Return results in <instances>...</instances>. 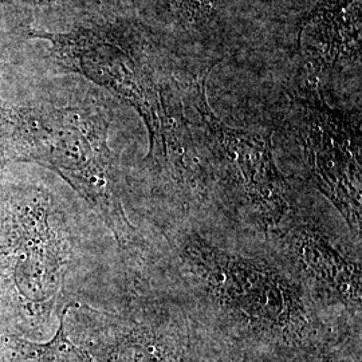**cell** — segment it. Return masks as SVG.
Returning a JSON list of instances; mask_svg holds the SVG:
<instances>
[{"mask_svg": "<svg viewBox=\"0 0 362 362\" xmlns=\"http://www.w3.org/2000/svg\"><path fill=\"white\" fill-rule=\"evenodd\" d=\"M161 231L167 248L156 263L164 260L165 294L230 351L318 362L344 338L361 334V326L333 318L264 240V248H251L203 219H169Z\"/></svg>", "mask_w": 362, "mask_h": 362, "instance_id": "cell-1", "label": "cell"}, {"mask_svg": "<svg viewBox=\"0 0 362 362\" xmlns=\"http://www.w3.org/2000/svg\"><path fill=\"white\" fill-rule=\"evenodd\" d=\"M78 209L38 170L0 176V336L43 342L82 303L86 250Z\"/></svg>", "mask_w": 362, "mask_h": 362, "instance_id": "cell-2", "label": "cell"}, {"mask_svg": "<svg viewBox=\"0 0 362 362\" xmlns=\"http://www.w3.org/2000/svg\"><path fill=\"white\" fill-rule=\"evenodd\" d=\"M105 106L0 98V164H34L55 173L112 233L127 275H148L156 248L130 220L127 185L109 144Z\"/></svg>", "mask_w": 362, "mask_h": 362, "instance_id": "cell-3", "label": "cell"}, {"mask_svg": "<svg viewBox=\"0 0 362 362\" xmlns=\"http://www.w3.org/2000/svg\"><path fill=\"white\" fill-rule=\"evenodd\" d=\"M115 308L78 303L66 326L93 362H227L230 350L169 297L151 294L145 279L127 278Z\"/></svg>", "mask_w": 362, "mask_h": 362, "instance_id": "cell-4", "label": "cell"}, {"mask_svg": "<svg viewBox=\"0 0 362 362\" xmlns=\"http://www.w3.org/2000/svg\"><path fill=\"white\" fill-rule=\"evenodd\" d=\"M207 76L196 79L181 95L185 116L207 148L206 161L220 211L263 239L302 200L276 165L270 134L228 127L214 113L206 97Z\"/></svg>", "mask_w": 362, "mask_h": 362, "instance_id": "cell-5", "label": "cell"}, {"mask_svg": "<svg viewBox=\"0 0 362 362\" xmlns=\"http://www.w3.org/2000/svg\"><path fill=\"white\" fill-rule=\"evenodd\" d=\"M31 37L47 39L54 59L65 70L85 76L137 112L149 136L145 160L155 172L187 117L181 97L156 85L140 59L133 31L121 25H104L69 33L40 31Z\"/></svg>", "mask_w": 362, "mask_h": 362, "instance_id": "cell-6", "label": "cell"}, {"mask_svg": "<svg viewBox=\"0 0 362 362\" xmlns=\"http://www.w3.org/2000/svg\"><path fill=\"white\" fill-rule=\"evenodd\" d=\"M287 125L300 146L311 185L339 212L361 248L360 116L330 107L320 91H298L291 95Z\"/></svg>", "mask_w": 362, "mask_h": 362, "instance_id": "cell-7", "label": "cell"}, {"mask_svg": "<svg viewBox=\"0 0 362 362\" xmlns=\"http://www.w3.org/2000/svg\"><path fill=\"white\" fill-rule=\"evenodd\" d=\"M264 240L329 309L361 325V254H353L302 202Z\"/></svg>", "mask_w": 362, "mask_h": 362, "instance_id": "cell-8", "label": "cell"}, {"mask_svg": "<svg viewBox=\"0 0 362 362\" xmlns=\"http://www.w3.org/2000/svg\"><path fill=\"white\" fill-rule=\"evenodd\" d=\"M65 311L52 338L43 342L0 336V362H93L90 353L69 336Z\"/></svg>", "mask_w": 362, "mask_h": 362, "instance_id": "cell-9", "label": "cell"}, {"mask_svg": "<svg viewBox=\"0 0 362 362\" xmlns=\"http://www.w3.org/2000/svg\"><path fill=\"white\" fill-rule=\"evenodd\" d=\"M318 362H361V334H351L325 351Z\"/></svg>", "mask_w": 362, "mask_h": 362, "instance_id": "cell-10", "label": "cell"}, {"mask_svg": "<svg viewBox=\"0 0 362 362\" xmlns=\"http://www.w3.org/2000/svg\"><path fill=\"white\" fill-rule=\"evenodd\" d=\"M227 362H311L297 357H285L266 353H236L231 351Z\"/></svg>", "mask_w": 362, "mask_h": 362, "instance_id": "cell-11", "label": "cell"}, {"mask_svg": "<svg viewBox=\"0 0 362 362\" xmlns=\"http://www.w3.org/2000/svg\"><path fill=\"white\" fill-rule=\"evenodd\" d=\"M59 0H8V3L18 4L21 7H28L31 11H35L39 7H49Z\"/></svg>", "mask_w": 362, "mask_h": 362, "instance_id": "cell-12", "label": "cell"}, {"mask_svg": "<svg viewBox=\"0 0 362 362\" xmlns=\"http://www.w3.org/2000/svg\"><path fill=\"white\" fill-rule=\"evenodd\" d=\"M6 168V167H3L1 164H0V176H1V173H3V169Z\"/></svg>", "mask_w": 362, "mask_h": 362, "instance_id": "cell-13", "label": "cell"}, {"mask_svg": "<svg viewBox=\"0 0 362 362\" xmlns=\"http://www.w3.org/2000/svg\"><path fill=\"white\" fill-rule=\"evenodd\" d=\"M199 1H200V3H206V0H199ZM211 1H212V0H211Z\"/></svg>", "mask_w": 362, "mask_h": 362, "instance_id": "cell-14", "label": "cell"}]
</instances>
